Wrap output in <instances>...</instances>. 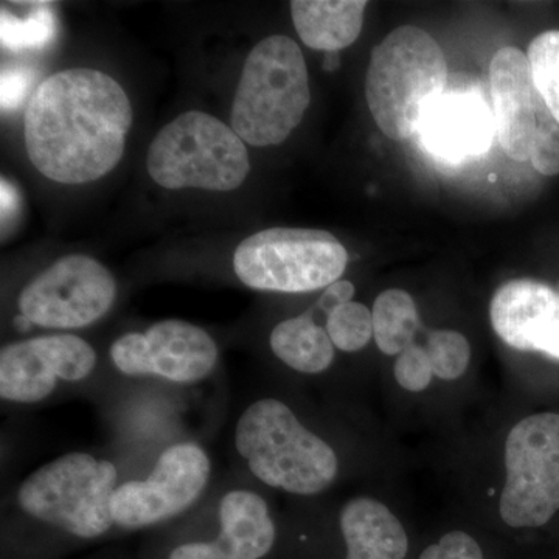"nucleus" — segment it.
<instances>
[{
	"mask_svg": "<svg viewBox=\"0 0 559 559\" xmlns=\"http://www.w3.org/2000/svg\"><path fill=\"white\" fill-rule=\"evenodd\" d=\"M373 337L384 355H401L415 344L419 320L417 305L403 289H389L374 300Z\"/></svg>",
	"mask_w": 559,
	"mask_h": 559,
	"instance_id": "aec40b11",
	"label": "nucleus"
},
{
	"mask_svg": "<svg viewBox=\"0 0 559 559\" xmlns=\"http://www.w3.org/2000/svg\"><path fill=\"white\" fill-rule=\"evenodd\" d=\"M272 353L289 369L305 374L329 370L334 345L325 326L316 322L314 311L280 322L270 337Z\"/></svg>",
	"mask_w": 559,
	"mask_h": 559,
	"instance_id": "6ab92c4d",
	"label": "nucleus"
},
{
	"mask_svg": "<svg viewBox=\"0 0 559 559\" xmlns=\"http://www.w3.org/2000/svg\"><path fill=\"white\" fill-rule=\"evenodd\" d=\"M433 374L440 380L455 381L469 366V342L459 331L433 330L425 345Z\"/></svg>",
	"mask_w": 559,
	"mask_h": 559,
	"instance_id": "b1692460",
	"label": "nucleus"
},
{
	"mask_svg": "<svg viewBox=\"0 0 559 559\" xmlns=\"http://www.w3.org/2000/svg\"><path fill=\"white\" fill-rule=\"evenodd\" d=\"M325 329L334 347L345 353L359 352L373 336V316L366 305L352 300L326 316Z\"/></svg>",
	"mask_w": 559,
	"mask_h": 559,
	"instance_id": "5701e85b",
	"label": "nucleus"
},
{
	"mask_svg": "<svg viewBox=\"0 0 559 559\" xmlns=\"http://www.w3.org/2000/svg\"><path fill=\"white\" fill-rule=\"evenodd\" d=\"M495 134L492 109L479 92L451 87L430 109L417 135L430 156L463 164L484 156Z\"/></svg>",
	"mask_w": 559,
	"mask_h": 559,
	"instance_id": "2eb2a0df",
	"label": "nucleus"
},
{
	"mask_svg": "<svg viewBox=\"0 0 559 559\" xmlns=\"http://www.w3.org/2000/svg\"><path fill=\"white\" fill-rule=\"evenodd\" d=\"M337 64H340V55H337V51H334V53L326 55V60H325V69L326 70H334L337 68Z\"/></svg>",
	"mask_w": 559,
	"mask_h": 559,
	"instance_id": "c756f323",
	"label": "nucleus"
},
{
	"mask_svg": "<svg viewBox=\"0 0 559 559\" xmlns=\"http://www.w3.org/2000/svg\"><path fill=\"white\" fill-rule=\"evenodd\" d=\"M275 540L277 527L266 500L252 489L235 488L219 500L218 533L178 544L167 559H264Z\"/></svg>",
	"mask_w": 559,
	"mask_h": 559,
	"instance_id": "ddd939ff",
	"label": "nucleus"
},
{
	"mask_svg": "<svg viewBox=\"0 0 559 559\" xmlns=\"http://www.w3.org/2000/svg\"><path fill=\"white\" fill-rule=\"evenodd\" d=\"M28 80L21 72H3L2 75V106L3 109H13L20 105L27 92Z\"/></svg>",
	"mask_w": 559,
	"mask_h": 559,
	"instance_id": "c85d7f7f",
	"label": "nucleus"
},
{
	"mask_svg": "<svg viewBox=\"0 0 559 559\" xmlns=\"http://www.w3.org/2000/svg\"><path fill=\"white\" fill-rule=\"evenodd\" d=\"M146 170L168 190L231 191L248 178L250 160L234 128L210 114L190 110L154 138Z\"/></svg>",
	"mask_w": 559,
	"mask_h": 559,
	"instance_id": "423d86ee",
	"label": "nucleus"
},
{
	"mask_svg": "<svg viewBox=\"0 0 559 559\" xmlns=\"http://www.w3.org/2000/svg\"><path fill=\"white\" fill-rule=\"evenodd\" d=\"M367 2L364 0H296L290 3L294 27L312 50L340 51L359 38Z\"/></svg>",
	"mask_w": 559,
	"mask_h": 559,
	"instance_id": "a211bd4d",
	"label": "nucleus"
},
{
	"mask_svg": "<svg viewBox=\"0 0 559 559\" xmlns=\"http://www.w3.org/2000/svg\"><path fill=\"white\" fill-rule=\"evenodd\" d=\"M448 87L443 50L428 32L396 28L371 51L366 79L367 105L389 139L418 134L423 121Z\"/></svg>",
	"mask_w": 559,
	"mask_h": 559,
	"instance_id": "f03ea898",
	"label": "nucleus"
},
{
	"mask_svg": "<svg viewBox=\"0 0 559 559\" xmlns=\"http://www.w3.org/2000/svg\"><path fill=\"white\" fill-rule=\"evenodd\" d=\"M489 83L500 146L510 159L530 160L540 95L527 55L516 47L500 49L489 66Z\"/></svg>",
	"mask_w": 559,
	"mask_h": 559,
	"instance_id": "dca6fc26",
	"label": "nucleus"
},
{
	"mask_svg": "<svg viewBox=\"0 0 559 559\" xmlns=\"http://www.w3.org/2000/svg\"><path fill=\"white\" fill-rule=\"evenodd\" d=\"M348 253L330 231L261 230L242 240L234 271L242 285L267 293L301 294L329 288L341 280Z\"/></svg>",
	"mask_w": 559,
	"mask_h": 559,
	"instance_id": "0eeeda50",
	"label": "nucleus"
},
{
	"mask_svg": "<svg viewBox=\"0 0 559 559\" xmlns=\"http://www.w3.org/2000/svg\"><path fill=\"white\" fill-rule=\"evenodd\" d=\"M500 516L513 528L543 527L559 510V414L518 423L506 441Z\"/></svg>",
	"mask_w": 559,
	"mask_h": 559,
	"instance_id": "6e6552de",
	"label": "nucleus"
},
{
	"mask_svg": "<svg viewBox=\"0 0 559 559\" xmlns=\"http://www.w3.org/2000/svg\"><path fill=\"white\" fill-rule=\"evenodd\" d=\"M90 342L69 333L46 334L5 345L0 352V399L38 404L60 384H79L97 369Z\"/></svg>",
	"mask_w": 559,
	"mask_h": 559,
	"instance_id": "f8f14e48",
	"label": "nucleus"
},
{
	"mask_svg": "<svg viewBox=\"0 0 559 559\" xmlns=\"http://www.w3.org/2000/svg\"><path fill=\"white\" fill-rule=\"evenodd\" d=\"M117 282L108 267L87 255L55 261L21 290V318L47 330H79L108 314Z\"/></svg>",
	"mask_w": 559,
	"mask_h": 559,
	"instance_id": "9d476101",
	"label": "nucleus"
},
{
	"mask_svg": "<svg viewBox=\"0 0 559 559\" xmlns=\"http://www.w3.org/2000/svg\"><path fill=\"white\" fill-rule=\"evenodd\" d=\"M310 80L299 44L272 35L250 50L231 105V128L252 146L285 142L310 106Z\"/></svg>",
	"mask_w": 559,
	"mask_h": 559,
	"instance_id": "20e7f679",
	"label": "nucleus"
},
{
	"mask_svg": "<svg viewBox=\"0 0 559 559\" xmlns=\"http://www.w3.org/2000/svg\"><path fill=\"white\" fill-rule=\"evenodd\" d=\"M235 448L255 479L290 495H319L340 473L333 448L275 399L255 401L242 412Z\"/></svg>",
	"mask_w": 559,
	"mask_h": 559,
	"instance_id": "7ed1b4c3",
	"label": "nucleus"
},
{
	"mask_svg": "<svg viewBox=\"0 0 559 559\" xmlns=\"http://www.w3.org/2000/svg\"><path fill=\"white\" fill-rule=\"evenodd\" d=\"M393 373L401 388L409 392L418 393L428 389L433 377L428 352L425 347L412 344L396 359Z\"/></svg>",
	"mask_w": 559,
	"mask_h": 559,
	"instance_id": "a878e982",
	"label": "nucleus"
},
{
	"mask_svg": "<svg viewBox=\"0 0 559 559\" xmlns=\"http://www.w3.org/2000/svg\"><path fill=\"white\" fill-rule=\"evenodd\" d=\"M536 91L559 123V32L540 33L528 47Z\"/></svg>",
	"mask_w": 559,
	"mask_h": 559,
	"instance_id": "4be33fe9",
	"label": "nucleus"
},
{
	"mask_svg": "<svg viewBox=\"0 0 559 559\" xmlns=\"http://www.w3.org/2000/svg\"><path fill=\"white\" fill-rule=\"evenodd\" d=\"M340 522L347 546L345 559H406V530L384 503L352 499L342 509Z\"/></svg>",
	"mask_w": 559,
	"mask_h": 559,
	"instance_id": "f3484780",
	"label": "nucleus"
},
{
	"mask_svg": "<svg viewBox=\"0 0 559 559\" xmlns=\"http://www.w3.org/2000/svg\"><path fill=\"white\" fill-rule=\"evenodd\" d=\"M496 334L521 352L559 360V294L536 280H511L489 305Z\"/></svg>",
	"mask_w": 559,
	"mask_h": 559,
	"instance_id": "4468645a",
	"label": "nucleus"
},
{
	"mask_svg": "<svg viewBox=\"0 0 559 559\" xmlns=\"http://www.w3.org/2000/svg\"><path fill=\"white\" fill-rule=\"evenodd\" d=\"M2 44L11 50L40 47L53 39L57 31L53 11L46 3H33L25 16H16L5 7L2 9Z\"/></svg>",
	"mask_w": 559,
	"mask_h": 559,
	"instance_id": "412c9836",
	"label": "nucleus"
},
{
	"mask_svg": "<svg viewBox=\"0 0 559 559\" xmlns=\"http://www.w3.org/2000/svg\"><path fill=\"white\" fill-rule=\"evenodd\" d=\"M131 127V102L119 81L102 70H62L32 95L25 148L40 175L80 186L119 165Z\"/></svg>",
	"mask_w": 559,
	"mask_h": 559,
	"instance_id": "f257e3e1",
	"label": "nucleus"
},
{
	"mask_svg": "<svg viewBox=\"0 0 559 559\" xmlns=\"http://www.w3.org/2000/svg\"><path fill=\"white\" fill-rule=\"evenodd\" d=\"M212 460L194 441H179L160 452L145 479L119 484L110 499L114 525L142 530L164 524L190 510L209 487Z\"/></svg>",
	"mask_w": 559,
	"mask_h": 559,
	"instance_id": "1a4fd4ad",
	"label": "nucleus"
},
{
	"mask_svg": "<svg viewBox=\"0 0 559 559\" xmlns=\"http://www.w3.org/2000/svg\"><path fill=\"white\" fill-rule=\"evenodd\" d=\"M119 469L90 452H69L33 471L16 491L17 509L31 520L81 540L108 535L114 525L110 499Z\"/></svg>",
	"mask_w": 559,
	"mask_h": 559,
	"instance_id": "39448f33",
	"label": "nucleus"
},
{
	"mask_svg": "<svg viewBox=\"0 0 559 559\" xmlns=\"http://www.w3.org/2000/svg\"><path fill=\"white\" fill-rule=\"evenodd\" d=\"M419 559H484V554L473 536L455 530L429 546Z\"/></svg>",
	"mask_w": 559,
	"mask_h": 559,
	"instance_id": "bb28decb",
	"label": "nucleus"
},
{
	"mask_svg": "<svg viewBox=\"0 0 559 559\" xmlns=\"http://www.w3.org/2000/svg\"><path fill=\"white\" fill-rule=\"evenodd\" d=\"M110 360L127 377L159 378L191 385L215 371L219 348L201 326L186 320H160L145 331H131L114 342Z\"/></svg>",
	"mask_w": 559,
	"mask_h": 559,
	"instance_id": "9b49d317",
	"label": "nucleus"
},
{
	"mask_svg": "<svg viewBox=\"0 0 559 559\" xmlns=\"http://www.w3.org/2000/svg\"><path fill=\"white\" fill-rule=\"evenodd\" d=\"M530 162L544 176L559 175V123L540 98Z\"/></svg>",
	"mask_w": 559,
	"mask_h": 559,
	"instance_id": "393cba45",
	"label": "nucleus"
},
{
	"mask_svg": "<svg viewBox=\"0 0 559 559\" xmlns=\"http://www.w3.org/2000/svg\"><path fill=\"white\" fill-rule=\"evenodd\" d=\"M355 296V286L348 280H337L336 283L330 285L325 293L320 296L316 310L329 316L331 311L336 310L341 305L348 304Z\"/></svg>",
	"mask_w": 559,
	"mask_h": 559,
	"instance_id": "cd10ccee",
	"label": "nucleus"
}]
</instances>
